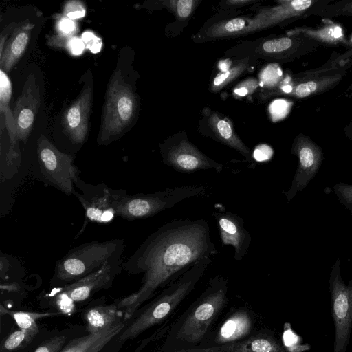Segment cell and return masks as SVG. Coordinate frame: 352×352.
Segmentation results:
<instances>
[{"label": "cell", "instance_id": "obj_1", "mask_svg": "<svg viewBox=\"0 0 352 352\" xmlns=\"http://www.w3.org/2000/svg\"><path fill=\"white\" fill-rule=\"evenodd\" d=\"M217 250L204 219H175L149 235L122 267L131 274L143 273L138 292L124 298L119 307L129 318L160 289H164L195 263L212 258Z\"/></svg>", "mask_w": 352, "mask_h": 352}, {"label": "cell", "instance_id": "obj_2", "mask_svg": "<svg viewBox=\"0 0 352 352\" xmlns=\"http://www.w3.org/2000/svg\"><path fill=\"white\" fill-rule=\"evenodd\" d=\"M228 280L211 277L198 298L167 329L160 352L198 348L205 341L228 303Z\"/></svg>", "mask_w": 352, "mask_h": 352}, {"label": "cell", "instance_id": "obj_3", "mask_svg": "<svg viewBox=\"0 0 352 352\" xmlns=\"http://www.w3.org/2000/svg\"><path fill=\"white\" fill-rule=\"evenodd\" d=\"M133 54L129 47L120 50L116 67L107 85L98 145H108L122 137L135 123L139 111L136 91L138 76L133 69Z\"/></svg>", "mask_w": 352, "mask_h": 352}, {"label": "cell", "instance_id": "obj_4", "mask_svg": "<svg viewBox=\"0 0 352 352\" xmlns=\"http://www.w3.org/2000/svg\"><path fill=\"white\" fill-rule=\"evenodd\" d=\"M212 262V258H203L166 286L123 331L118 340L125 341L134 338L167 319L194 290Z\"/></svg>", "mask_w": 352, "mask_h": 352}, {"label": "cell", "instance_id": "obj_5", "mask_svg": "<svg viewBox=\"0 0 352 352\" xmlns=\"http://www.w3.org/2000/svg\"><path fill=\"white\" fill-rule=\"evenodd\" d=\"M124 247L123 239H116L92 241L72 248L56 262L53 279L65 285L74 283L107 263L122 258Z\"/></svg>", "mask_w": 352, "mask_h": 352}, {"label": "cell", "instance_id": "obj_6", "mask_svg": "<svg viewBox=\"0 0 352 352\" xmlns=\"http://www.w3.org/2000/svg\"><path fill=\"white\" fill-rule=\"evenodd\" d=\"M204 184H188L167 188L153 193L129 195L124 189H116L113 207L117 217L136 220L151 217L189 198L206 196Z\"/></svg>", "mask_w": 352, "mask_h": 352}, {"label": "cell", "instance_id": "obj_7", "mask_svg": "<svg viewBox=\"0 0 352 352\" xmlns=\"http://www.w3.org/2000/svg\"><path fill=\"white\" fill-rule=\"evenodd\" d=\"M347 60L338 58L320 67L285 78L272 94H285L296 99H305L334 87L346 73Z\"/></svg>", "mask_w": 352, "mask_h": 352}, {"label": "cell", "instance_id": "obj_8", "mask_svg": "<svg viewBox=\"0 0 352 352\" xmlns=\"http://www.w3.org/2000/svg\"><path fill=\"white\" fill-rule=\"evenodd\" d=\"M329 285L334 324L333 352H346L352 331V279L347 285L342 280L339 258L332 266Z\"/></svg>", "mask_w": 352, "mask_h": 352}, {"label": "cell", "instance_id": "obj_9", "mask_svg": "<svg viewBox=\"0 0 352 352\" xmlns=\"http://www.w3.org/2000/svg\"><path fill=\"white\" fill-rule=\"evenodd\" d=\"M36 158L38 179L68 196L73 195V178L77 168L74 164V157L60 151L47 138L41 135L37 141Z\"/></svg>", "mask_w": 352, "mask_h": 352}, {"label": "cell", "instance_id": "obj_10", "mask_svg": "<svg viewBox=\"0 0 352 352\" xmlns=\"http://www.w3.org/2000/svg\"><path fill=\"white\" fill-rule=\"evenodd\" d=\"M264 327L248 305L232 307L219 319L205 341L198 348H212L244 340Z\"/></svg>", "mask_w": 352, "mask_h": 352}, {"label": "cell", "instance_id": "obj_11", "mask_svg": "<svg viewBox=\"0 0 352 352\" xmlns=\"http://www.w3.org/2000/svg\"><path fill=\"white\" fill-rule=\"evenodd\" d=\"M80 173L77 167L73 182L81 192L74 190L73 195L78 199L84 208L85 219L76 236L82 234L89 223L109 224L117 217L113 207L116 189L108 187L104 183L88 184L81 179Z\"/></svg>", "mask_w": 352, "mask_h": 352}, {"label": "cell", "instance_id": "obj_12", "mask_svg": "<svg viewBox=\"0 0 352 352\" xmlns=\"http://www.w3.org/2000/svg\"><path fill=\"white\" fill-rule=\"evenodd\" d=\"M164 164L177 172L192 173L202 170L213 169L217 173L223 165L210 158L188 141L185 136H176L160 145Z\"/></svg>", "mask_w": 352, "mask_h": 352}, {"label": "cell", "instance_id": "obj_13", "mask_svg": "<svg viewBox=\"0 0 352 352\" xmlns=\"http://www.w3.org/2000/svg\"><path fill=\"white\" fill-rule=\"evenodd\" d=\"M291 153L298 158V167L289 189L284 192L290 201L308 185L320 169L324 159L321 148L302 133L294 140Z\"/></svg>", "mask_w": 352, "mask_h": 352}, {"label": "cell", "instance_id": "obj_14", "mask_svg": "<svg viewBox=\"0 0 352 352\" xmlns=\"http://www.w3.org/2000/svg\"><path fill=\"white\" fill-rule=\"evenodd\" d=\"M93 90L92 75L87 71L84 76V83L80 94L67 108L63 116L64 133L72 144H82L87 137Z\"/></svg>", "mask_w": 352, "mask_h": 352}, {"label": "cell", "instance_id": "obj_15", "mask_svg": "<svg viewBox=\"0 0 352 352\" xmlns=\"http://www.w3.org/2000/svg\"><path fill=\"white\" fill-rule=\"evenodd\" d=\"M12 90V83L7 73L0 69V113L3 114L5 126L9 136L4 166L1 168V177L6 179L13 176L21 162L16 126L9 105Z\"/></svg>", "mask_w": 352, "mask_h": 352}, {"label": "cell", "instance_id": "obj_16", "mask_svg": "<svg viewBox=\"0 0 352 352\" xmlns=\"http://www.w3.org/2000/svg\"><path fill=\"white\" fill-rule=\"evenodd\" d=\"M320 45L319 42L302 35L287 34L264 40L256 52L264 58L291 61L313 52Z\"/></svg>", "mask_w": 352, "mask_h": 352}, {"label": "cell", "instance_id": "obj_17", "mask_svg": "<svg viewBox=\"0 0 352 352\" xmlns=\"http://www.w3.org/2000/svg\"><path fill=\"white\" fill-rule=\"evenodd\" d=\"M41 104L40 88L34 74H30L18 98L12 113L19 141L26 144L32 130L35 118Z\"/></svg>", "mask_w": 352, "mask_h": 352}, {"label": "cell", "instance_id": "obj_18", "mask_svg": "<svg viewBox=\"0 0 352 352\" xmlns=\"http://www.w3.org/2000/svg\"><path fill=\"white\" fill-rule=\"evenodd\" d=\"M213 215L217 221L222 245L232 246L234 259L241 261L247 254L252 241L243 219L230 211H217Z\"/></svg>", "mask_w": 352, "mask_h": 352}, {"label": "cell", "instance_id": "obj_19", "mask_svg": "<svg viewBox=\"0 0 352 352\" xmlns=\"http://www.w3.org/2000/svg\"><path fill=\"white\" fill-rule=\"evenodd\" d=\"M122 258L109 262L97 272L60 288L74 302L87 299L95 291L109 286L122 270Z\"/></svg>", "mask_w": 352, "mask_h": 352}, {"label": "cell", "instance_id": "obj_20", "mask_svg": "<svg viewBox=\"0 0 352 352\" xmlns=\"http://www.w3.org/2000/svg\"><path fill=\"white\" fill-rule=\"evenodd\" d=\"M179 352H289L276 332L263 327L251 337L231 344L212 348H195Z\"/></svg>", "mask_w": 352, "mask_h": 352}, {"label": "cell", "instance_id": "obj_21", "mask_svg": "<svg viewBox=\"0 0 352 352\" xmlns=\"http://www.w3.org/2000/svg\"><path fill=\"white\" fill-rule=\"evenodd\" d=\"M318 0L280 1L278 6L260 12L254 19L259 29L269 28L293 18L302 17L314 6Z\"/></svg>", "mask_w": 352, "mask_h": 352}, {"label": "cell", "instance_id": "obj_22", "mask_svg": "<svg viewBox=\"0 0 352 352\" xmlns=\"http://www.w3.org/2000/svg\"><path fill=\"white\" fill-rule=\"evenodd\" d=\"M34 25L26 19L17 23L0 51L1 69L11 71L26 50Z\"/></svg>", "mask_w": 352, "mask_h": 352}, {"label": "cell", "instance_id": "obj_23", "mask_svg": "<svg viewBox=\"0 0 352 352\" xmlns=\"http://www.w3.org/2000/svg\"><path fill=\"white\" fill-rule=\"evenodd\" d=\"M204 112L205 116H207L212 137L221 144L236 150L245 158L248 162H251L253 158L252 153L236 135L230 120L208 109H205Z\"/></svg>", "mask_w": 352, "mask_h": 352}, {"label": "cell", "instance_id": "obj_24", "mask_svg": "<svg viewBox=\"0 0 352 352\" xmlns=\"http://www.w3.org/2000/svg\"><path fill=\"white\" fill-rule=\"evenodd\" d=\"M287 34H300L319 42L321 45L352 46L338 23L331 22L318 28L298 27L287 31Z\"/></svg>", "mask_w": 352, "mask_h": 352}, {"label": "cell", "instance_id": "obj_25", "mask_svg": "<svg viewBox=\"0 0 352 352\" xmlns=\"http://www.w3.org/2000/svg\"><path fill=\"white\" fill-rule=\"evenodd\" d=\"M124 327L125 324L121 321L107 330L76 338L60 352H99Z\"/></svg>", "mask_w": 352, "mask_h": 352}, {"label": "cell", "instance_id": "obj_26", "mask_svg": "<svg viewBox=\"0 0 352 352\" xmlns=\"http://www.w3.org/2000/svg\"><path fill=\"white\" fill-rule=\"evenodd\" d=\"M120 312L115 305L98 306L89 309L85 318L89 333L107 330L121 322Z\"/></svg>", "mask_w": 352, "mask_h": 352}, {"label": "cell", "instance_id": "obj_27", "mask_svg": "<svg viewBox=\"0 0 352 352\" xmlns=\"http://www.w3.org/2000/svg\"><path fill=\"white\" fill-rule=\"evenodd\" d=\"M0 310L1 316L8 314L13 318L19 329L27 334L30 341H31L38 332V327L36 320L41 318L56 315L54 313L10 311L6 309L3 305H1Z\"/></svg>", "mask_w": 352, "mask_h": 352}, {"label": "cell", "instance_id": "obj_28", "mask_svg": "<svg viewBox=\"0 0 352 352\" xmlns=\"http://www.w3.org/2000/svg\"><path fill=\"white\" fill-rule=\"evenodd\" d=\"M252 32L251 19L234 18L214 25L210 31L213 37L241 34Z\"/></svg>", "mask_w": 352, "mask_h": 352}, {"label": "cell", "instance_id": "obj_29", "mask_svg": "<svg viewBox=\"0 0 352 352\" xmlns=\"http://www.w3.org/2000/svg\"><path fill=\"white\" fill-rule=\"evenodd\" d=\"M311 14L320 16H352V0H344L333 3L319 1L306 15Z\"/></svg>", "mask_w": 352, "mask_h": 352}, {"label": "cell", "instance_id": "obj_30", "mask_svg": "<svg viewBox=\"0 0 352 352\" xmlns=\"http://www.w3.org/2000/svg\"><path fill=\"white\" fill-rule=\"evenodd\" d=\"M250 65L248 58L238 60L226 71L219 72L214 78L211 89L217 92L231 83Z\"/></svg>", "mask_w": 352, "mask_h": 352}, {"label": "cell", "instance_id": "obj_31", "mask_svg": "<svg viewBox=\"0 0 352 352\" xmlns=\"http://www.w3.org/2000/svg\"><path fill=\"white\" fill-rule=\"evenodd\" d=\"M47 44L52 47L65 50L72 56H80L85 49L81 37L54 34L47 38Z\"/></svg>", "mask_w": 352, "mask_h": 352}, {"label": "cell", "instance_id": "obj_32", "mask_svg": "<svg viewBox=\"0 0 352 352\" xmlns=\"http://www.w3.org/2000/svg\"><path fill=\"white\" fill-rule=\"evenodd\" d=\"M282 76L278 65H268L259 74V85L263 88L274 90L282 82Z\"/></svg>", "mask_w": 352, "mask_h": 352}, {"label": "cell", "instance_id": "obj_33", "mask_svg": "<svg viewBox=\"0 0 352 352\" xmlns=\"http://www.w3.org/2000/svg\"><path fill=\"white\" fill-rule=\"evenodd\" d=\"M168 7L174 12L181 20L188 18L197 6L198 1L194 0H173L165 1Z\"/></svg>", "mask_w": 352, "mask_h": 352}, {"label": "cell", "instance_id": "obj_34", "mask_svg": "<svg viewBox=\"0 0 352 352\" xmlns=\"http://www.w3.org/2000/svg\"><path fill=\"white\" fill-rule=\"evenodd\" d=\"M55 30L60 36H76L78 27L76 21H73L63 14H55Z\"/></svg>", "mask_w": 352, "mask_h": 352}, {"label": "cell", "instance_id": "obj_35", "mask_svg": "<svg viewBox=\"0 0 352 352\" xmlns=\"http://www.w3.org/2000/svg\"><path fill=\"white\" fill-rule=\"evenodd\" d=\"M63 14L70 19L76 21L85 16L86 8L82 1L72 0L65 4Z\"/></svg>", "mask_w": 352, "mask_h": 352}, {"label": "cell", "instance_id": "obj_36", "mask_svg": "<svg viewBox=\"0 0 352 352\" xmlns=\"http://www.w3.org/2000/svg\"><path fill=\"white\" fill-rule=\"evenodd\" d=\"M333 190L340 202L352 212V184L338 183Z\"/></svg>", "mask_w": 352, "mask_h": 352}, {"label": "cell", "instance_id": "obj_37", "mask_svg": "<svg viewBox=\"0 0 352 352\" xmlns=\"http://www.w3.org/2000/svg\"><path fill=\"white\" fill-rule=\"evenodd\" d=\"M291 107V103L283 99L274 100L269 107V112L272 120L276 122L285 118Z\"/></svg>", "mask_w": 352, "mask_h": 352}, {"label": "cell", "instance_id": "obj_38", "mask_svg": "<svg viewBox=\"0 0 352 352\" xmlns=\"http://www.w3.org/2000/svg\"><path fill=\"white\" fill-rule=\"evenodd\" d=\"M30 342L27 334L19 329L8 336L4 342L3 348L6 350H14L21 346L23 342L28 343Z\"/></svg>", "mask_w": 352, "mask_h": 352}, {"label": "cell", "instance_id": "obj_39", "mask_svg": "<svg viewBox=\"0 0 352 352\" xmlns=\"http://www.w3.org/2000/svg\"><path fill=\"white\" fill-rule=\"evenodd\" d=\"M259 82L254 78H248L239 83L233 90L236 98H241L252 94L257 88Z\"/></svg>", "mask_w": 352, "mask_h": 352}, {"label": "cell", "instance_id": "obj_40", "mask_svg": "<svg viewBox=\"0 0 352 352\" xmlns=\"http://www.w3.org/2000/svg\"><path fill=\"white\" fill-rule=\"evenodd\" d=\"M65 342V336H55L43 342L34 352H59Z\"/></svg>", "mask_w": 352, "mask_h": 352}, {"label": "cell", "instance_id": "obj_41", "mask_svg": "<svg viewBox=\"0 0 352 352\" xmlns=\"http://www.w3.org/2000/svg\"><path fill=\"white\" fill-rule=\"evenodd\" d=\"M81 38L85 45V49L89 50L94 54H96L101 50L102 46V39L97 36L91 31H85L81 35Z\"/></svg>", "mask_w": 352, "mask_h": 352}, {"label": "cell", "instance_id": "obj_42", "mask_svg": "<svg viewBox=\"0 0 352 352\" xmlns=\"http://www.w3.org/2000/svg\"><path fill=\"white\" fill-rule=\"evenodd\" d=\"M55 299L56 305L63 313L70 314L72 312L74 302L65 293L59 289Z\"/></svg>", "mask_w": 352, "mask_h": 352}, {"label": "cell", "instance_id": "obj_43", "mask_svg": "<svg viewBox=\"0 0 352 352\" xmlns=\"http://www.w3.org/2000/svg\"><path fill=\"white\" fill-rule=\"evenodd\" d=\"M273 151L270 146L267 145H260L255 148L252 157L258 162H263L270 160Z\"/></svg>", "mask_w": 352, "mask_h": 352}, {"label": "cell", "instance_id": "obj_44", "mask_svg": "<svg viewBox=\"0 0 352 352\" xmlns=\"http://www.w3.org/2000/svg\"><path fill=\"white\" fill-rule=\"evenodd\" d=\"M254 1L252 0H231L226 1V3L229 6H243L245 4L250 3Z\"/></svg>", "mask_w": 352, "mask_h": 352}, {"label": "cell", "instance_id": "obj_45", "mask_svg": "<svg viewBox=\"0 0 352 352\" xmlns=\"http://www.w3.org/2000/svg\"><path fill=\"white\" fill-rule=\"evenodd\" d=\"M232 65V63L230 60H223L219 63V68L220 72L226 71Z\"/></svg>", "mask_w": 352, "mask_h": 352}, {"label": "cell", "instance_id": "obj_46", "mask_svg": "<svg viewBox=\"0 0 352 352\" xmlns=\"http://www.w3.org/2000/svg\"><path fill=\"white\" fill-rule=\"evenodd\" d=\"M340 58L342 60H347L350 59L351 57H352V48L345 52L344 54H342L341 56H339Z\"/></svg>", "mask_w": 352, "mask_h": 352}, {"label": "cell", "instance_id": "obj_47", "mask_svg": "<svg viewBox=\"0 0 352 352\" xmlns=\"http://www.w3.org/2000/svg\"><path fill=\"white\" fill-rule=\"evenodd\" d=\"M1 352H3V351H1Z\"/></svg>", "mask_w": 352, "mask_h": 352}]
</instances>
